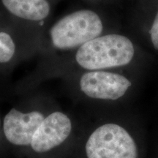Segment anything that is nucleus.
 Masks as SVG:
<instances>
[{"label": "nucleus", "mask_w": 158, "mask_h": 158, "mask_svg": "<svg viewBox=\"0 0 158 158\" xmlns=\"http://www.w3.org/2000/svg\"><path fill=\"white\" fill-rule=\"evenodd\" d=\"M150 36H151L152 43L155 49L158 50V12L154 20L153 24L150 30Z\"/></svg>", "instance_id": "1a4fd4ad"}, {"label": "nucleus", "mask_w": 158, "mask_h": 158, "mask_svg": "<svg viewBox=\"0 0 158 158\" xmlns=\"http://www.w3.org/2000/svg\"><path fill=\"white\" fill-rule=\"evenodd\" d=\"M44 118V115L37 110L23 113L12 108L4 118L5 137L13 145L30 146L33 135Z\"/></svg>", "instance_id": "423d86ee"}, {"label": "nucleus", "mask_w": 158, "mask_h": 158, "mask_svg": "<svg viewBox=\"0 0 158 158\" xmlns=\"http://www.w3.org/2000/svg\"><path fill=\"white\" fill-rule=\"evenodd\" d=\"M16 52V44L9 33L0 31V63H7Z\"/></svg>", "instance_id": "6e6552de"}, {"label": "nucleus", "mask_w": 158, "mask_h": 158, "mask_svg": "<svg viewBox=\"0 0 158 158\" xmlns=\"http://www.w3.org/2000/svg\"><path fill=\"white\" fill-rule=\"evenodd\" d=\"M73 130L70 117L61 111H54L45 116L35 132L30 147L37 153L50 152L68 139Z\"/></svg>", "instance_id": "39448f33"}, {"label": "nucleus", "mask_w": 158, "mask_h": 158, "mask_svg": "<svg viewBox=\"0 0 158 158\" xmlns=\"http://www.w3.org/2000/svg\"><path fill=\"white\" fill-rule=\"evenodd\" d=\"M103 23L96 12L81 9L64 15L51 26L48 37L51 46L58 51L77 50L101 35Z\"/></svg>", "instance_id": "f03ea898"}, {"label": "nucleus", "mask_w": 158, "mask_h": 158, "mask_svg": "<svg viewBox=\"0 0 158 158\" xmlns=\"http://www.w3.org/2000/svg\"><path fill=\"white\" fill-rule=\"evenodd\" d=\"M87 158H138L135 142L130 133L114 123L102 124L86 141Z\"/></svg>", "instance_id": "7ed1b4c3"}, {"label": "nucleus", "mask_w": 158, "mask_h": 158, "mask_svg": "<svg viewBox=\"0 0 158 158\" xmlns=\"http://www.w3.org/2000/svg\"><path fill=\"white\" fill-rule=\"evenodd\" d=\"M135 54L134 45L129 38L122 35H100L91 40L75 54V60L86 70H102L127 65Z\"/></svg>", "instance_id": "f257e3e1"}, {"label": "nucleus", "mask_w": 158, "mask_h": 158, "mask_svg": "<svg viewBox=\"0 0 158 158\" xmlns=\"http://www.w3.org/2000/svg\"><path fill=\"white\" fill-rule=\"evenodd\" d=\"M131 85L126 77L104 70H88L79 79V88L83 93L99 100H117L124 95Z\"/></svg>", "instance_id": "20e7f679"}, {"label": "nucleus", "mask_w": 158, "mask_h": 158, "mask_svg": "<svg viewBox=\"0 0 158 158\" xmlns=\"http://www.w3.org/2000/svg\"><path fill=\"white\" fill-rule=\"evenodd\" d=\"M4 7L14 16L31 22H40L51 13L48 0H2Z\"/></svg>", "instance_id": "0eeeda50"}]
</instances>
